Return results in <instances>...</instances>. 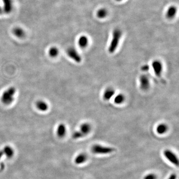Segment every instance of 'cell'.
Here are the masks:
<instances>
[{"mask_svg": "<svg viewBox=\"0 0 179 179\" xmlns=\"http://www.w3.org/2000/svg\"><path fill=\"white\" fill-rule=\"evenodd\" d=\"M116 1H122V0H116Z\"/></svg>", "mask_w": 179, "mask_h": 179, "instance_id": "cell-26", "label": "cell"}, {"mask_svg": "<svg viewBox=\"0 0 179 179\" xmlns=\"http://www.w3.org/2000/svg\"><path fill=\"white\" fill-rule=\"evenodd\" d=\"M122 35V32L119 29H116L113 31L112 38L108 47V52L110 53H114L118 49Z\"/></svg>", "mask_w": 179, "mask_h": 179, "instance_id": "cell-1", "label": "cell"}, {"mask_svg": "<svg viewBox=\"0 0 179 179\" xmlns=\"http://www.w3.org/2000/svg\"><path fill=\"white\" fill-rule=\"evenodd\" d=\"M85 136L82 134V132H81L79 130L75 132L72 134V138L74 139H79Z\"/></svg>", "mask_w": 179, "mask_h": 179, "instance_id": "cell-22", "label": "cell"}, {"mask_svg": "<svg viewBox=\"0 0 179 179\" xmlns=\"http://www.w3.org/2000/svg\"><path fill=\"white\" fill-rule=\"evenodd\" d=\"M78 44L80 47L82 48L87 47L89 44V39L88 37L85 35L80 36L78 41Z\"/></svg>", "mask_w": 179, "mask_h": 179, "instance_id": "cell-14", "label": "cell"}, {"mask_svg": "<svg viewBox=\"0 0 179 179\" xmlns=\"http://www.w3.org/2000/svg\"><path fill=\"white\" fill-rule=\"evenodd\" d=\"M115 149L110 147L103 146L102 145H94L92 148V151L94 153L98 154H108L114 152Z\"/></svg>", "mask_w": 179, "mask_h": 179, "instance_id": "cell-3", "label": "cell"}, {"mask_svg": "<svg viewBox=\"0 0 179 179\" xmlns=\"http://www.w3.org/2000/svg\"><path fill=\"white\" fill-rule=\"evenodd\" d=\"M164 156H165L170 162L176 166L179 165V160L177 157L174 153L170 150H165L164 152Z\"/></svg>", "mask_w": 179, "mask_h": 179, "instance_id": "cell-8", "label": "cell"}, {"mask_svg": "<svg viewBox=\"0 0 179 179\" xmlns=\"http://www.w3.org/2000/svg\"><path fill=\"white\" fill-rule=\"evenodd\" d=\"M92 130L91 124L88 122H85L82 124L80 126V130H79L81 132H82L85 136L89 134Z\"/></svg>", "mask_w": 179, "mask_h": 179, "instance_id": "cell-11", "label": "cell"}, {"mask_svg": "<svg viewBox=\"0 0 179 179\" xmlns=\"http://www.w3.org/2000/svg\"><path fill=\"white\" fill-rule=\"evenodd\" d=\"M66 53L67 56L76 63H80L81 62L82 57L75 48L73 47L68 48L66 51Z\"/></svg>", "mask_w": 179, "mask_h": 179, "instance_id": "cell-4", "label": "cell"}, {"mask_svg": "<svg viewBox=\"0 0 179 179\" xmlns=\"http://www.w3.org/2000/svg\"><path fill=\"white\" fill-rule=\"evenodd\" d=\"M59 53V49L55 46H52L50 48L48 51V54L52 58L57 57Z\"/></svg>", "mask_w": 179, "mask_h": 179, "instance_id": "cell-19", "label": "cell"}, {"mask_svg": "<svg viewBox=\"0 0 179 179\" xmlns=\"http://www.w3.org/2000/svg\"><path fill=\"white\" fill-rule=\"evenodd\" d=\"M66 133V127L65 124H59L57 128L56 134L58 137L60 138H62L64 137Z\"/></svg>", "mask_w": 179, "mask_h": 179, "instance_id": "cell-13", "label": "cell"}, {"mask_svg": "<svg viewBox=\"0 0 179 179\" xmlns=\"http://www.w3.org/2000/svg\"><path fill=\"white\" fill-rule=\"evenodd\" d=\"M36 107L39 111L42 112H45L49 109V106L45 101L39 100L36 103Z\"/></svg>", "mask_w": 179, "mask_h": 179, "instance_id": "cell-10", "label": "cell"}, {"mask_svg": "<svg viewBox=\"0 0 179 179\" xmlns=\"http://www.w3.org/2000/svg\"><path fill=\"white\" fill-rule=\"evenodd\" d=\"M87 160V156L84 153H81L79 154L75 159V163L77 165L82 164Z\"/></svg>", "mask_w": 179, "mask_h": 179, "instance_id": "cell-15", "label": "cell"}, {"mask_svg": "<svg viewBox=\"0 0 179 179\" xmlns=\"http://www.w3.org/2000/svg\"><path fill=\"white\" fill-rule=\"evenodd\" d=\"M151 67L155 75L157 77H161L163 71V64L162 62L158 59L154 60L152 62Z\"/></svg>", "mask_w": 179, "mask_h": 179, "instance_id": "cell-5", "label": "cell"}, {"mask_svg": "<svg viewBox=\"0 0 179 179\" xmlns=\"http://www.w3.org/2000/svg\"><path fill=\"white\" fill-rule=\"evenodd\" d=\"M3 6L0 7V15L8 14L11 13L13 9L12 0H3Z\"/></svg>", "mask_w": 179, "mask_h": 179, "instance_id": "cell-7", "label": "cell"}, {"mask_svg": "<svg viewBox=\"0 0 179 179\" xmlns=\"http://www.w3.org/2000/svg\"><path fill=\"white\" fill-rule=\"evenodd\" d=\"M156 176L154 174H149L145 176L144 179H156Z\"/></svg>", "mask_w": 179, "mask_h": 179, "instance_id": "cell-23", "label": "cell"}, {"mask_svg": "<svg viewBox=\"0 0 179 179\" xmlns=\"http://www.w3.org/2000/svg\"><path fill=\"white\" fill-rule=\"evenodd\" d=\"M168 130V126L165 124H158L156 128V132L159 134H163L167 132Z\"/></svg>", "mask_w": 179, "mask_h": 179, "instance_id": "cell-16", "label": "cell"}, {"mask_svg": "<svg viewBox=\"0 0 179 179\" xmlns=\"http://www.w3.org/2000/svg\"><path fill=\"white\" fill-rule=\"evenodd\" d=\"M114 102L118 105H122L126 101V97L123 94L120 93L116 94L114 97Z\"/></svg>", "mask_w": 179, "mask_h": 179, "instance_id": "cell-12", "label": "cell"}, {"mask_svg": "<svg viewBox=\"0 0 179 179\" xmlns=\"http://www.w3.org/2000/svg\"><path fill=\"white\" fill-rule=\"evenodd\" d=\"M139 87L142 91H146L150 87V82L148 76L146 74H142L139 77Z\"/></svg>", "mask_w": 179, "mask_h": 179, "instance_id": "cell-6", "label": "cell"}, {"mask_svg": "<svg viewBox=\"0 0 179 179\" xmlns=\"http://www.w3.org/2000/svg\"><path fill=\"white\" fill-rule=\"evenodd\" d=\"M176 178H177L176 175L175 174H173L170 175L168 179H176Z\"/></svg>", "mask_w": 179, "mask_h": 179, "instance_id": "cell-25", "label": "cell"}, {"mask_svg": "<svg viewBox=\"0 0 179 179\" xmlns=\"http://www.w3.org/2000/svg\"><path fill=\"white\" fill-rule=\"evenodd\" d=\"M16 94V89L14 87H10L5 90L2 93L1 101L5 105H10L13 102Z\"/></svg>", "mask_w": 179, "mask_h": 179, "instance_id": "cell-2", "label": "cell"}, {"mask_svg": "<svg viewBox=\"0 0 179 179\" xmlns=\"http://www.w3.org/2000/svg\"><path fill=\"white\" fill-rule=\"evenodd\" d=\"M149 68V67L148 65H143L141 68L142 70L143 71H147L148 70Z\"/></svg>", "mask_w": 179, "mask_h": 179, "instance_id": "cell-24", "label": "cell"}, {"mask_svg": "<svg viewBox=\"0 0 179 179\" xmlns=\"http://www.w3.org/2000/svg\"><path fill=\"white\" fill-rule=\"evenodd\" d=\"M13 33L15 36L20 38L23 37L25 36V34L24 30L21 27H15V29H13Z\"/></svg>", "mask_w": 179, "mask_h": 179, "instance_id": "cell-17", "label": "cell"}, {"mask_svg": "<svg viewBox=\"0 0 179 179\" xmlns=\"http://www.w3.org/2000/svg\"><path fill=\"white\" fill-rule=\"evenodd\" d=\"M176 13V8L174 7H171L169 8V9L167 11L166 16L169 19H172L174 17Z\"/></svg>", "mask_w": 179, "mask_h": 179, "instance_id": "cell-20", "label": "cell"}, {"mask_svg": "<svg viewBox=\"0 0 179 179\" xmlns=\"http://www.w3.org/2000/svg\"><path fill=\"white\" fill-rule=\"evenodd\" d=\"M116 95V91L112 87H108L105 90L103 93V99L105 101H110Z\"/></svg>", "mask_w": 179, "mask_h": 179, "instance_id": "cell-9", "label": "cell"}, {"mask_svg": "<svg viewBox=\"0 0 179 179\" xmlns=\"http://www.w3.org/2000/svg\"><path fill=\"white\" fill-rule=\"evenodd\" d=\"M3 153L6 155V156L8 158H11L13 156L14 154V150L13 148L10 146H7L5 147L3 150Z\"/></svg>", "mask_w": 179, "mask_h": 179, "instance_id": "cell-18", "label": "cell"}, {"mask_svg": "<svg viewBox=\"0 0 179 179\" xmlns=\"http://www.w3.org/2000/svg\"><path fill=\"white\" fill-rule=\"evenodd\" d=\"M107 11L104 9H102L99 10L97 12V15L98 17L101 19H103L106 17L107 15Z\"/></svg>", "mask_w": 179, "mask_h": 179, "instance_id": "cell-21", "label": "cell"}]
</instances>
